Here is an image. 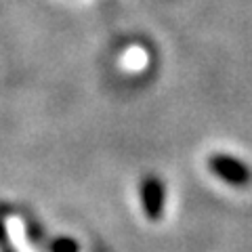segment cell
I'll list each match as a JSON object with an SVG mask.
<instances>
[{
  "label": "cell",
  "instance_id": "obj_1",
  "mask_svg": "<svg viewBox=\"0 0 252 252\" xmlns=\"http://www.w3.org/2000/svg\"><path fill=\"white\" fill-rule=\"evenodd\" d=\"M208 168L212 175L225 181V183H229L231 187H246L252 181L250 168L233 156H223V154L212 156L208 160Z\"/></svg>",
  "mask_w": 252,
  "mask_h": 252
},
{
  "label": "cell",
  "instance_id": "obj_2",
  "mask_svg": "<svg viewBox=\"0 0 252 252\" xmlns=\"http://www.w3.org/2000/svg\"><path fill=\"white\" fill-rule=\"evenodd\" d=\"M143 206L147 217L158 220L164 210V185L158 179H147L143 185Z\"/></svg>",
  "mask_w": 252,
  "mask_h": 252
}]
</instances>
